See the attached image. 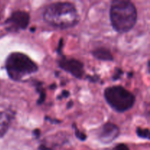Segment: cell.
<instances>
[{
  "label": "cell",
  "instance_id": "6da1fadb",
  "mask_svg": "<svg viewBox=\"0 0 150 150\" xmlns=\"http://www.w3.org/2000/svg\"><path fill=\"white\" fill-rule=\"evenodd\" d=\"M42 18L48 25L60 29L73 28L79 22V15L76 6L68 1H57L47 5Z\"/></svg>",
  "mask_w": 150,
  "mask_h": 150
},
{
  "label": "cell",
  "instance_id": "7a4b0ae2",
  "mask_svg": "<svg viewBox=\"0 0 150 150\" xmlns=\"http://www.w3.org/2000/svg\"><path fill=\"white\" fill-rule=\"evenodd\" d=\"M109 16L111 26L118 33L130 32L138 20L137 9L134 3L128 0L111 1Z\"/></svg>",
  "mask_w": 150,
  "mask_h": 150
},
{
  "label": "cell",
  "instance_id": "3957f363",
  "mask_svg": "<svg viewBox=\"0 0 150 150\" xmlns=\"http://www.w3.org/2000/svg\"><path fill=\"white\" fill-rule=\"evenodd\" d=\"M5 70L9 78L13 81H21L26 76L38 71V66L35 61L22 52H13L5 60Z\"/></svg>",
  "mask_w": 150,
  "mask_h": 150
},
{
  "label": "cell",
  "instance_id": "277c9868",
  "mask_svg": "<svg viewBox=\"0 0 150 150\" xmlns=\"http://www.w3.org/2000/svg\"><path fill=\"white\" fill-rule=\"evenodd\" d=\"M103 95L109 106L119 113H124L130 110L136 103V96L120 85L106 87Z\"/></svg>",
  "mask_w": 150,
  "mask_h": 150
},
{
  "label": "cell",
  "instance_id": "5b68a950",
  "mask_svg": "<svg viewBox=\"0 0 150 150\" xmlns=\"http://www.w3.org/2000/svg\"><path fill=\"white\" fill-rule=\"evenodd\" d=\"M30 23V15L25 10L13 11L4 22L6 30L10 32H18L25 30Z\"/></svg>",
  "mask_w": 150,
  "mask_h": 150
},
{
  "label": "cell",
  "instance_id": "8992f818",
  "mask_svg": "<svg viewBox=\"0 0 150 150\" xmlns=\"http://www.w3.org/2000/svg\"><path fill=\"white\" fill-rule=\"evenodd\" d=\"M57 64L59 68L70 73L76 79H82L85 76L84 64L77 59L68 58L62 54L57 61Z\"/></svg>",
  "mask_w": 150,
  "mask_h": 150
},
{
  "label": "cell",
  "instance_id": "52a82bcc",
  "mask_svg": "<svg viewBox=\"0 0 150 150\" xmlns=\"http://www.w3.org/2000/svg\"><path fill=\"white\" fill-rule=\"evenodd\" d=\"M120 127L114 123L107 122L99 129L98 138L101 143L108 144L115 141L120 136Z\"/></svg>",
  "mask_w": 150,
  "mask_h": 150
},
{
  "label": "cell",
  "instance_id": "ba28073f",
  "mask_svg": "<svg viewBox=\"0 0 150 150\" xmlns=\"http://www.w3.org/2000/svg\"><path fill=\"white\" fill-rule=\"evenodd\" d=\"M13 117L10 111H0V139L8 132Z\"/></svg>",
  "mask_w": 150,
  "mask_h": 150
},
{
  "label": "cell",
  "instance_id": "9c48e42d",
  "mask_svg": "<svg viewBox=\"0 0 150 150\" xmlns=\"http://www.w3.org/2000/svg\"><path fill=\"white\" fill-rule=\"evenodd\" d=\"M91 54L95 59L100 61L113 62L114 60L111 51L105 47H98L92 50Z\"/></svg>",
  "mask_w": 150,
  "mask_h": 150
},
{
  "label": "cell",
  "instance_id": "30bf717a",
  "mask_svg": "<svg viewBox=\"0 0 150 150\" xmlns=\"http://www.w3.org/2000/svg\"><path fill=\"white\" fill-rule=\"evenodd\" d=\"M36 91L39 94V98L37 101V104L38 105H40L43 103L46 99V93H45V90L43 88V83L41 81H35L34 83Z\"/></svg>",
  "mask_w": 150,
  "mask_h": 150
},
{
  "label": "cell",
  "instance_id": "8fae6325",
  "mask_svg": "<svg viewBox=\"0 0 150 150\" xmlns=\"http://www.w3.org/2000/svg\"><path fill=\"white\" fill-rule=\"evenodd\" d=\"M136 135L141 139L149 140V130L148 128H142V127H138L136 130Z\"/></svg>",
  "mask_w": 150,
  "mask_h": 150
},
{
  "label": "cell",
  "instance_id": "7c38bea8",
  "mask_svg": "<svg viewBox=\"0 0 150 150\" xmlns=\"http://www.w3.org/2000/svg\"><path fill=\"white\" fill-rule=\"evenodd\" d=\"M72 126H73V129H74L75 136H76V137L79 140L81 141V142H84V141H86V139H87V136H86V133H84L83 132H82L81 130H79L75 123H73Z\"/></svg>",
  "mask_w": 150,
  "mask_h": 150
},
{
  "label": "cell",
  "instance_id": "4fadbf2b",
  "mask_svg": "<svg viewBox=\"0 0 150 150\" xmlns=\"http://www.w3.org/2000/svg\"><path fill=\"white\" fill-rule=\"evenodd\" d=\"M123 74H124V71H123L121 68L117 67V68H115V70H114V73L112 76V80L113 81L119 80V79L122 76Z\"/></svg>",
  "mask_w": 150,
  "mask_h": 150
},
{
  "label": "cell",
  "instance_id": "5bb4252c",
  "mask_svg": "<svg viewBox=\"0 0 150 150\" xmlns=\"http://www.w3.org/2000/svg\"><path fill=\"white\" fill-rule=\"evenodd\" d=\"M111 150H130L127 145L125 144H118Z\"/></svg>",
  "mask_w": 150,
  "mask_h": 150
},
{
  "label": "cell",
  "instance_id": "9a60e30c",
  "mask_svg": "<svg viewBox=\"0 0 150 150\" xmlns=\"http://www.w3.org/2000/svg\"><path fill=\"white\" fill-rule=\"evenodd\" d=\"M63 47H64V40H63V38H61L59 40V42L58 47H57V52L59 56L62 55L63 54H62Z\"/></svg>",
  "mask_w": 150,
  "mask_h": 150
},
{
  "label": "cell",
  "instance_id": "2e32d148",
  "mask_svg": "<svg viewBox=\"0 0 150 150\" xmlns=\"http://www.w3.org/2000/svg\"><path fill=\"white\" fill-rule=\"evenodd\" d=\"M86 79H87L89 81L92 82V83H96V82H98L100 80L99 76H98V75H94V76H90V75H89V76H86Z\"/></svg>",
  "mask_w": 150,
  "mask_h": 150
},
{
  "label": "cell",
  "instance_id": "e0dca14e",
  "mask_svg": "<svg viewBox=\"0 0 150 150\" xmlns=\"http://www.w3.org/2000/svg\"><path fill=\"white\" fill-rule=\"evenodd\" d=\"M70 95V92L67 90H63L62 92H61V94H60L59 96L57 97V98H58L59 100H61V99H64V98H67Z\"/></svg>",
  "mask_w": 150,
  "mask_h": 150
},
{
  "label": "cell",
  "instance_id": "ac0fdd59",
  "mask_svg": "<svg viewBox=\"0 0 150 150\" xmlns=\"http://www.w3.org/2000/svg\"><path fill=\"white\" fill-rule=\"evenodd\" d=\"M45 119L46 121L50 122L52 123V124H60V123H61V121H60V120H57V119H52L49 117H45Z\"/></svg>",
  "mask_w": 150,
  "mask_h": 150
},
{
  "label": "cell",
  "instance_id": "d6986e66",
  "mask_svg": "<svg viewBox=\"0 0 150 150\" xmlns=\"http://www.w3.org/2000/svg\"><path fill=\"white\" fill-rule=\"evenodd\" d=\"M40 133H41L40 130L38 128L35 129V130L32 131V135H33V136L35 138V139H38V138L40 136Z\"/></svg>",
  "mask_w": 150,
  "mask_h": 150
},
{
  "label": "cell",
  "instance_id": "ffe728a7",
  "mask_svg": "<svg viewBox=\"0 0 150 150\" xmlns=\"http://www.w3.org/2000/svg\"><path fill=\"white\" fill-rule=\"evenodd\" d=\"M39 150H52L51 147H49L48 146H47V145L44 144H40L39 146Z\"/></svg>",
  "mask_w": 150,
  "mask_h": 150
},
{
  "label": "cell",
  "instance_id": "44dd1931",
  "mask_svg": "<svg viewBox=\"0 0 150 150\" xmlns=\"http://www.w3.org/2000/svg\"><path fill=\"white\" fill-rule=\"evenodd\" d=\"M73 101H70V102L67 103V108H68V109H69V108H71L72 107H73Z\"/></svg>",
  "mask_w": 150,
  "mask_h": 150
},
{
  "label": "cell",
  "instance_id": "7402d4cb",
  "mask_svg": "<svg viewBox=\"0 0 150 150\" xmlns=\"http://www.w3.org/2000/svg\"><path fill=\"white\" fill-rule=\"evenodd\" d=\"M56 87H57V85H56L55 83H54V84H52L51 86H50V88H51V89H55Z\"/></svg>",
  "mask_w": 150,
  "mask_h": 150
}]
</instances>
